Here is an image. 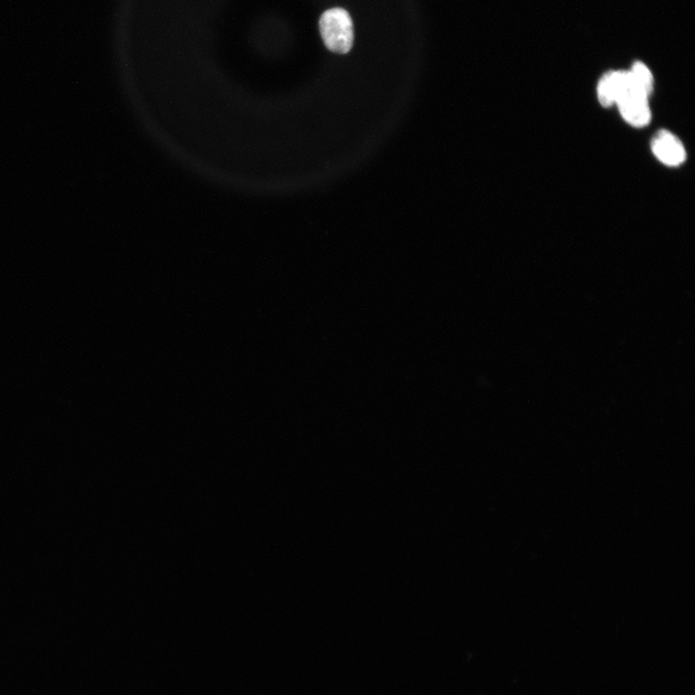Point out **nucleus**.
<instances>
[{"mask_svg": "<svg viewBox=\"0 0 695 695\" xmlns=\"http://www.w3.org/2000/svg\"><path fill=\"white\" fill-rule=\"evenodd\" d=\"M647 95L632 91L622 96L616 106L627 123L635 128H643L649 125L652 120Z\"/></svg>", "mask_w": 695, "mask_h": 695, "instance_id": "f03ea898", "label": "nucleus"}, {"mask_svg": "<svg viewBox=\"0 0 695 695\" xmlns=\"http://www.w3.org/2000/svg\"><path fill=\"white\" fill-rule=\"evenodd\" d=\"M320 32L326 47L336 54H347L353 44V26L349 13L332 8L321 15Z\"/></svg>", "mask_w": 695, "mask_h": 695, "instance_id": "f257e3e1", "label": "nucleus"}, {"mask_svg": "<svg viewBox=\"0 0 695 695\" xmlns=\"http://www.w3.org/2000/svg\"><path fill=\"white\" fill-rule=\"evenodd\" d=\"M630 72L638 87L650 97L654 88V78L649 68L642 62H636Z\"/></svg>", "mask_w": 695, "mask_h": 695, "instance_id": "39448f33", "label": "nucleus"}, {"mask_svg": "<svg viewBox=\"0 0 695 695\" xmlns=\"http://www.w3.org/2000/svg\"><path fill=\"white\" fill-rule=\"evenodd\" d=\"M651 149L660 163L670 167L679 166L687 159V151L682 142L666 130L656 133L651 142Z\"/></svg>", "mask_w": 695, "mask_h": 695, "instance_id": "7ed1b4c3", "label": "nucleus"}, {"mask_svg": "<svg viewBox=\"0 0 695 695\" xmlns=\"http://www.w3.org/2000/svg\"><path fill=\"white\" fill-rule=\"evenodd\" d=\"M598 100L604 108L616 106V90L614 71L608 72L602 77L597 89Z\"/></svg>", "mask_w": 695, "mask_h": 695, "instance_id": "20e7f679", "label": "nucleus"}]
</instances>
